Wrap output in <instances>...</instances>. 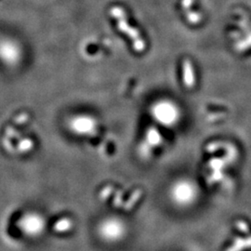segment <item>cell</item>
<instances>
[{
	"instance_id": "cell-1",
	"label": "cell",
	"mask_w": 251,
	"mask_h": 251,
	"mask_svg": "<svg viewBox=\"0 0 251 251\" xmlns=\"http://www.w3.org/2000/svg\"><path fill=\"white\" fill-rule=\"evenodd\" d=\"M228 36L234 52L245 54L251 51V19L245 12L235 15Z\"/></svg>"
},
{
	"instance_id": "cell-2",
	"label": "cell",
	"mask_w": 251,
	"mask_h": 251,
	"mask_svg": "<svg viewBox=\"0 0 251 251\" xmlns=\"http://www.w3.org/2000/svg\"><path fill=\"white\" fill-rule=\"evenodd\" d=\"M97 233L103 242H119L125 237L126 225L120 218L108 217L100 222L97 226Z\"/></svg>"
},
{
	"instance_id": "cell-3",
	"label": "cell",
	"mask_w": 251,
	"mask_h": 251,
	"mask_svg": "<svg viewBox=\"0 0 251 251\" xmlns=\"http://www.w3.org/2000/svg\"><path fill=\"white\" fill-rule=\"evenodd\" d=\"M19 231L29 238H37L42 235L47 228L45 217L36 211L24 213L16 222Z\"/></svg>"
},
{
	"instance_id": "cell-4",
	"label": "cell",
	"mask_w": 251,
	"mask_h": 251,
	"mask_svg": "<svg viewBox=\"0 0 251 251\" xmlns=\"http://www.w3.org/2000/svg\"><path fill=\"white\" fill-rule=\"evenodd\" d=\"M110 13L112 17L117 21L118 29L132 40V45L134 48L135 51L137 52L144 51L146 45H145L144 38L142 37L141 33L136 28L131 27L128 25L125 10L121 7L117 6L110 9Z\"/></svg>"
},
{
	"instance_id": "cell-5",
	"label": "cell",
	"mask_w": 251,
	"mask_h": 251,
	"mask_svg": "<svg viewBox=\"0 0 251 251\" xmlns=\"http://www.w3.org/2000/svg\"><path fill=\"white\" fill-rule=\"evenodd\" d=\"M68 128L73 134L78 137H92L98 129V121L90 115H76L68 121Z\"/></svg>"
},
{
	"instance_id": "cell-6",
	"label": "cell",
	"mask_w": 251,
	"mask_h": 251,
	"mask_svg": "<svg viewBox=\"0 0 251 251\" xmlns=\"http://www.w3.org/2000/svg\"><path fill=\"white\" fill-rule=\"evenodd\" d=\"M152 115L161 124L171 125L178 118L179 110L171 100H162L152 105Z\"/></svg>"
},
{
	"instance_id": "cell-7",
	"label": "cell",
	"mask_w": 251,
	"mask_h": 251,
	"mask_svg": "<svg viewBox=\"0 0 251 251\" xmlns=\"http://www.w3.org/2000/svg\"><path fill=\"white\" fill-rule=\"evenodd\" d=\"M22 51L17 43L11 40L0 42V59L9 65H15L20 62Z\"/></svg>"
},
{
	"instance_id": "cell-8",
	"label": "cell",
	"mask_w": 251,
	"mask_h": 251,
	"mask_svg": "<svg viewBox=\"0 0 251 251\" xmlns=\"http://www.w3.org/2000/svg\"><path fill=\"white\" fill-rule=\"evenodd\" d=\"M196 0H180L179 6L185 21L190 25L197 27L200 25L204 20L201 10L196 9Z\"/></svg>"
},
{
	"instance_id": "cell-9",
	"label": "cell",
	"mask_w": 251,
	"mask_h": 251,
	"mask_svg": "<svg viewBox=\"0 0 251 251\" xmlns=\"http://www.w3.org/2000/svg\"><path fill=\"white\" fill-rule=\"evenodd\" d=\"M181 80L186 90H194L197 86V71L190 59H184L181 63Z\"/></svg>"
},
{
	"instance_id": "cell-10",
	"label": "cell",
	"mask_w": 251,
	"mask_h": 251,
	"mask_svg": "<svg viewBox=\"0 0 251 251\" xmlns=\"http://www.w3.org/2000/svg\"><path fill=\"white\" fill-rule=\"evenodd\" d=\"M74 223L70 218L63 217L55 222L53 225L54 231L58 233H66L73 229Z\"/></svg>"
},
{
	"instance_id": "cell-11",
	"label": "cell",
	"mask_w": 251,
	"mask_h": 251,
	"mask_svg": "<svg viewBox=\"0 0 251 251\" xmlns=\"http://www.w3.org/2000/svg\"><path fill=\"white\" fill-rule=\"evenodd\" d=\"M247 249H251V235L247 238L237 237L234 239L233 246L227 249L226 251H243Z\"/></svg>"
},
{
	"instance_id": "cell-12",
	"label": "cell",
	"mask_w": 251,
	"mask_h": 251,
	"mask_svg": "<svg viewBox=\"0 0 251 251\" xmlns=\"http://www.w3.org/2000/svg\"><path fill=\"white\" fill-rule=\"evenodd\" d=\"M160 141H161V137H160L159 132L157 131V129L154 127L149 128L146 133L145 144L149 146H154V145L159 144Z\"/></svg>"
},
{
	"instance_id": "cell-13",
	"label": "cell",
	"mask_w": 251,
	"mask_h": 251,
	"mask_svg": "<svg viewBox=\"0 0 251 251\" xmlns=\"http://www.w3.org/2000/svg\"><path fill=\"white\" fill-rule=\"evenodd\" d=\"M34 143L31 139H23L19 144V149L21 152H29L33 149Z\"/></svg>"
},
{
	"instance_id": "cell-14",
	"label": "cell",
	"mask_w": 251,
	"mask_h": 251,
	"mask_svg": "<svg viewBox=\"0 0 251 251\" xmlns=\"http://www.w3.org/2000/svg\"><path fill=\"white\" fill-rule=\"evenodd\" d=\"M236 227L238 230H240L241 232L245 233H250V228H249V225H247L244 221H238L236 223Z\"/></svg>"
},
{
	"instance_id": "cell-15",
	"label": "cell",
	"mask_w": 251,
	"mask_h": 251,
	"mask_svg": "<svg viewBox=\"0 0 251 251\" xmlns=\"http://www.w3.org/2000/svg\"><path fill=\"white\" fill-rule=\"evenodd\" d=\"M219 148H220L219 144H209L208 147H207V151H208V152H214V151H216V150L219 149Z\"/></svg>"
}]
</instances>
